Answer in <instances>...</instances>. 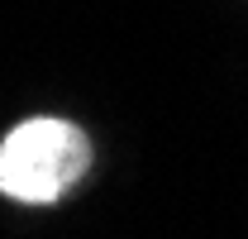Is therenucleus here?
Returning <instances> with one entry per match:
<instances>
[{"label": "nucleus", "mask_w": 248, "mask_h": 239, "mask_svg": "<svg viewBox=\"0 0 248 239\" xmlns=\"http://www.w3.org/2000/svg\"><path fill=\"white\" fill-rule=\"evenodd\" d=\"M91 168V139L72 120H24L0 144V191L24 206H53Z\"/></svg>", "instance_id": "obj_1"}]
</instances>
